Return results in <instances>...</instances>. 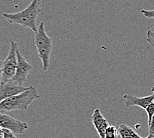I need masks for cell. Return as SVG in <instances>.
Listing matches in <instances>:
<instances>
[{
	"instance_id": "obj_4",
	"label": "cell",
	"mask_w": 154,
	"mask_h": 138,
	"mask_svg": "<svg viewBox=\"0 0 154 138\" xmlns=\"http://www.w3.org/2000/svg\"><path fill=\"white\" fill-rule=\"evenodd\" d=\"M9 43H10V48L8 54L5 60L3 62L2 82L11 81L15 76L16 67H17V44L12 39L9 40Z\"/></svg>"
},
{
	"instance_id": "obj_10",
	"label": "cell",
	"mask_w": 154,
	"mask_h": 138,
	"mask_svg": "<svg viewBox=\"0 0 154 138\" xmlns=\"http://www.w3.org/2000/svg\"><path fill=\"white\" fill-rule=\"evenodd\" d=\"M118 134L122 138H142L132 128L125 124H121L118 128Z\"/></svg>"
},
{
	"instance_id": "obj_22",
	"label": "cell",
	"mask_w": 154,
	"mask_h": 138,
	"mask_svg": "<svg viewBox=\"0 0 154 138\" xmlns=\"http://www.w3.org/2000/svg\"><path fill=\"white\" fill-rule=\"evenodd\" d=\"M117 138H122L121 137H120V135L119 134H118V137Z\"/></svg>"
},
{
	"instance_id": "obj_6",
	"label": "cell",
	"mask_w": 154,
	"mask_h": 138,
	"mask_svg": "<svg viewBox=\"0 0 154 138\" xmlns=\"http://www.w3.org/2000/svg\"><path fill=\"white\" fill-rule=\"evenodd\" d=\"M0 127L12 131L15 134L23 133L28 130L26 122L15 120L9 115L0 112Z\"/></svg>"
},
{
	"instance_id": "obj_17",
	"label": "cell",
	"mask_w": 154,
	"mask_h": 138,
	"mask_svg": "<svg viewBox=\"0 0 154 138\" xmlns=\"http://www.w3.org/2000/svg\"><path fill=\"white\" fill-rule=\"evenodd\" d=\"M2 65L3 62L0 60V86H1L2 82Z\"/></svg>"
},
{
	"instance_id": "obj_15",
	"label": "cell",
	"mask_w": 154,
	"mask_h": 138,
	"mask_svg": "<svg viewBox=\"0 0 154 138\" xmlns=\"http://www.w3.org/2000/svg\"><path fill=\"white\" fill-rule=\"evenodd\" d=\"M3 131V136H4V138H17L16 137L15 134L13 133L12 131L5 130V129H2Z\"/></svg>"
},
{
	"instance_id": "obj_23",
	"label": "cell",
	"mask_w": 154,
	"mask_h": 138,
	"mask_svg": "<svg viewBox=\"0 0 154 138\" xmlns=\"http://www.w3.org/2000/svg\"><path fill=\"white\" fill-rule=\"evenodd\" d=\"M153 138H154V135H153Z\"/></svg>"
},
{
	"instance_id": "obj_3",
	"label": "cell",
	"mask_w": 154,
	"mask_h": 138,
	"mask_svg": "<svg viewBox=\"0 0 154 138\" xmlns=\"http://www.w3.org/2000/svg\"><path fill=\"white\" fill-rule=\"evenodd\" d=\"M35 44L38 55L42 62L43 70L45 72L49 67L51 54L53 51V42L46 33L45 25L43 22L38 25L37 31L35 32Z\"/></svg>"
},
{
	"instance_id": "obj_18",
	"label": "cell",
	"mask_w": 154,
	"mask_h": 138,
	"mask_svg": "<svg viewBox=\"0 0 154 138\" xmlns=\"http://www.w3.org/2000/svg\"><path fill=\"white\" fill-rule=\"evenodd\" d=\"M144 138H153V136H152V135H149L148 136L146 137H144Z\"/></svg>"
},
{
	"instance_id": "obj_13",
	"label": "cell",
	"mask_w": 154,
	"mask_h": 138,
	"mask_svg": "<svg viewBox=\"0 0 154 138\" xmlns=\"http://www.w3.org/2000/svg\"><path fill=\"white\" fill-rule=\"evenodd\" d=\"M147 41L154 49V31L149 29L147 31Z\"/></svg>"
},
{
	"instance_id": "obj_14",
	"label": "cell",
	"mask_w": 154,
	"mask_h": 138,
	"mask_svg": "<svg viewBox=\"0 0 154 138\" xmlns=\"http://www.w3.org/2000/svg\"><path fill=\"white\" fill-rule=\"evenodd\" d=\"M141 14H142L144 17L149 19L154 18V9L153 10H146V9H141Z\"/></svg>"
},
{
	"instance_id": "obj_5",
	"label": "cell",
	"mask_w": 154,
	"mask_h": 138,
	"mask_svg": "<svg viewBox=\"0 0 154 138\" xmlns=\"http://www.w3.org/2000/svg\"><path fill=\"white\" fill-rule=\"evenodd\" d=\"M17 64L16 67V71L15 76L11 81L16 83L17 85L23 86L24 83L26 82L27 77L29 73L33 70L32 66L29 63L25 57L22 55L19 49L17 51Z\"/></svg>"
},
{
	"instance_id": "obj_21",
	"label": "cell",
	"mask_w": 154,
	"mask_h": 138,
	"mask_svg": "<svg viewBox=\"0 0 154 138\" xmlns=\"http://www.w3.org/2000/svg\"><path fill=\"white\" fill-rule=\"evenodd\" d=\"M0 138H4V136H3V133L2 134H0Z\"/></svg>"
},
{
	"instance_id": "obj_19",
	"label": "cell",
	"mask_w": 154,
	"mask_h": 138,
	"mask_svg": "<svg viewBox=\"0 0 154 138\" xmlns=\"http://www.w3.org/2000/svg\"><path fill=\"white\" fill-rule=\"evenodd\" d=\"M151 90H152V92L153 93H154V86H153V87H152V88H151Z\"/></svg>"
},
{
	"instance_id": "obj_7",
	"label": "cell",
	"mask_w": 154,
	"mask_h": 138,
	"mask_svg": "<svg viewBox=\"0 0 154 138\" xmlns=\"http://www.w3.org/2000/svg\"><path fill=\"white\" fill-rule=\"evenodd\" d=\"M27 87L17 85L12 81L2 82L0 86V102L23 92Z\"/></svg>"
},
{
	"instance_id": "obj_11",
	"label": "cell",
	"mask_w": 154,
	"mask_h": 138,
	"mask_svg": "<svg viewBox=\"0 0 154 138\" xmlns=\"http://www.w3.org/2000/svg\"><path fill=\"white\" fill-rule=\"evenodd\" d=\"M118 136V129L114 126H109L106 130L105 138H117Z\"/></svg>"
},
{
	"instance_id": "obj_2",
	"label": "cell",
	"mask_w": 154,
	"mask_h": 138,
	"mask_svg": "<svg viewBox=\"0 0 154 138\" xmlns=\"http://www.w3.org/2000/svg\"><path fill=\"white\" fill-rule=\"evenodd\" d=\"M39 98L40 95L35 88L29 86L23 92L0 102V112L27 110L32 102Z\"/></svg>"
},
{
	"instance_id": "obj_16",
	"label": "cell",
	"mask_w": 154,
	"mask_h": 138,
	"mask_svg": "<svg viewBox=\"0 0 154 138\" xmlns=\"http://www.w3.org/2000/svg\"><path fill=\"white\" fill-rule=\"evenodd\" d=\"M149 127V135H152V136H153L154 135V115L152 120V121H151L150 124L148 126Z\"/></svg>"
},
{
	"instance_id": "obj_1",
	"label": "cell",
	"mask_w": 154,
	"mask_h": 138,
	"mask_svg": "<svg viewBox=\"0 0 154 138\" xmlns=\"http://www.w3.org/2000/svg\"><path fill=\"white\" fill-rule=\"evenodd\" d=\"M42 11L41 0H33L23 10L15 14H3L2 15L9 23L20 25L30 29L35 33L37 31V19Z\"/></svg>"
},
{
	"instance_id": "obj_9",
	"label": "cell",
	"mask_w": 154,
	"mask_h": 138,
	"mask_svg": "<svg viewBox=\"0 0 154 138\" xmlns=\"http://www.w3.org/2000/svg\"><path fill=\"white\" fill-rule=\"evenodd\" d=\"M92 122L100 137L105 138L106 130L110 125L108 120L101 113L100 109L96 108L93 112L92 115Z\"/></svg>"
},
{
	"instance_id": "obj_8",
	"label": "cell",
	"mask_w": 154,
	"mask_h": 138,
	"mask_svg": "<svg viewBox=\"0 0 154 138\" xmlns=\"http://www.w3.org/2000/svg\"><path fill=\"white\" fill-rule=\"evenodd\" d=\"M123 99L126 107L138 106L146 110L150 104L154 102V93L152 95L146 97H136L131 94H126L123 96Z\"/></svg>"
},
{
	"instance_id": "obj_20",
	"label": "cell",
	"mask_w": 154,
	"mask_h": 138,
	"mask_svg": "<svg viewBox=\"0 0 154 138\" xmlns=\"http://www.w3.org/2000/svg\"><path fill=\"white\" fill-rule=\"evenodd\" d=\"M3 133V131H2V128L0 127V134Z\"/></svg>"
},
{
	"instance_id": "obj_12",
	"label": "cell",
	"mask_w": 154,
	"mask_h": 138,
	"mask_svg": "<svg viewBox=\"0 0 154 138\" xmlns=\"http://www.w3.org/2000/svg\"><path fill=\"white\" fill-rule=\"evenodd\" d=\"M145 110L146 111V113L147 114V118H148V126H149L154 115V102L150 104Z\"/></svg>"
}]
</instances>
